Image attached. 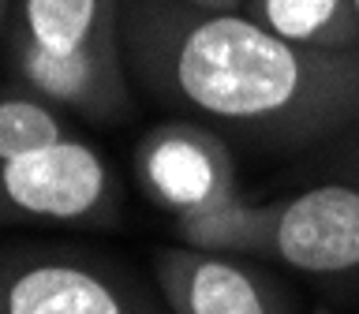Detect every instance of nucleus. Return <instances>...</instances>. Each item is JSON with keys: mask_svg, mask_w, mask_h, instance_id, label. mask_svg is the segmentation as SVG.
I'll use <instances>...</instances> for the list:
<instances>
[{"mask_svg": "<svg viewBox=\"0 0 359 314\" xmlns=\"http://www.w3.org/2000/svg\"><path fill=\"white\" fill-rule=\"evenodd\" d=\"M311 314H341V310H337V307H330V303H322V307H314Z\"/></svg>", "mask_w": 359, "mask_h": 314, "instance_id": "2eb2a0df", "label": "nucleus"}, {"mask_svg": "<svg viewBox=\"0 0 359 314\" xmlns=\"http://www.w3.org/2000/svg\"><path fill=\"white\" fill-rule=\"evenodd\" d=\"M307 176L359 184V123H352L344 135H337V139L307 153Z\"/></svg>", "mask_w": 359, "mask_h": 314, "instance_id": "f8f14e48", "label": "nucleus"}, {"mask_svg": "<svg viewBox=\"0 0 359 314\" xmlns=\"http://www.w3.org/2000/svg\"><path fill=\"white\" fill-rule=\"evenodd\" d=\"M120 34L154 105L258 153H311L359 123V45L311 49L187 0H123Z\"/></svg>", "mask_w": 359, "mask_h": 314, "instance_id": "f257e3e1", "label": "nucleus"}, {"mask_svg": "<svg viewBox=\"0 0 359 314\" xmlns=\"http://www.w3.org/2000/svg\"><path fill=\"white\" fill-rule=\"evenodd\" d=\"M187 4L213 8V11H240V4H243V0H187Z\"/></svg>", "mask_w": 359, "mask_h": 314, "instance_id": "ddd939ff", "label": "nucleus"}, {"mask_svg": "<svg viewBox=\"0 0 359 314\" xmlns=\"http://www.w3.org/2000/svg\"><path fill=\"white\" fill-rule=\"evenodd\" d=\"M135 179L157 210L176 217L206 213L240 198L236 146L195 116H168L135 142Z\"/></svg>", "mask_w": 359, "mask_h": 314, "instance_id": "39448f33", "label": "nucleus"}, {"mask_svg": "<svg viewBox=\"0 0 359 314\" xmlns=\"http://www.w3.org/2000/svg\"><path fill=\"white\" fill-rule=\"evenodd\" d=\"M150 273L172 314H303L280 266L251 254L161 247Z\"/></svg>", "mask_w": 359, "mask_h": 314, "instance_id": "423d86ee", "label": "nucleus"}, {"mask_svg": "<svg viewBox=\"0 0 359 314\" xmlns=\"http://www.w3.org/2000/svg\"><path fill=\"white\" fill-rule=\"evenodd\" d=\"M176 243L198 247V251H217V254H251L262 258L266 232H269V202H247L243 195L213 206L206 213L172 221Z\"/></svg>", "mask_w": 359, "mask_h": 314, "instance_id": "9d476101", "label": "nucleus"}, {"mask_svg": "<svg viewBox=\"0 0 359 314\" xmlns=\"http://www.w3.org/2000/svg\"><path fill=\"white\" fill-rule=\"evenodd\" d=\"M0 314H172L154 273L79 240H0Z\"/></svg>", "mask_w": 359, "mask_h": 314, "instance_id": "f03ea898", "label": "nucleus"}, {"mask_svg": "<svg viewBox=\"0 0 359 314\" xmlns=\"http://www.w3.org/2000/svg\"><path fill=\"white\" fill-rule=\"evenodd\" d=\"M11 11H15V0H0V41H4V34H8Z\"/></svg>", "mask_w": 359, "mask_h": 314, "instance_id": "4468645a", "label": "nucleus"}, {"mask_svg": "<svg viewBox=\"0 0 359 314\" xmlns=\"http://www.w3.org/2000/svg\"><path fill=\"white\" fill-rule=\"evenodd\" d=\"M120 217L123 184L116 168L79 135L0 161V228H116Z\"/></svg>", "mask_w": 359, "mask_h": 314, "instance_id": "7ed1b4c3", "label": "nucleus"}, {"mask_svg": "<svg viewBox=\"0 0 359 314\" xmlns=\"http://www.w3.org/2000/svg\"><path fill=\"white\" fill-rule=\"evenodd\" d=\"M4 75L34 90L49 105L86 123H123L135 116V78L120 49H41L4 34Z\"/></svg>", "mask_w": 359, "mask_h": 314, "instance_id": "0eeeda50", "label": "nucleus"}, {"mask_svg": "<svg viewBox=\"0 0 359 314\" xmlns=\"http://www.w3.org/2000/svg\"><path fill=\"white\" fill-rule=\"evenodd\" d=\"M240 11L277 38L311 49H355L359 19L352 0H243Z\"/></svg>", "mask_w": 359, "mask_h": 314, "instance_id": "1a4fd4ad", "label": "nucleus"}, {"mask_svg": "<svg viewBox=\"0 0 359 314\" xmlns=\"http://www.w3.org/2000/svg\"><path fill=\"white\" fill-rule=\"evenodd\" d=\"M352 8H355V19H359V0H352Z\"/></svg>", "mask_w": 359, "mask_h": 314, "instance_id": "dca6fc26", "label": "nucleus"}, {"mask_svg": "<svg viewBox=\"0 0 359 314\" xmlns=\"http://www.w3.org/2000/svg\"><path fill=\"white\" fill-rule=\"evenodd\" d=\"M67 135H75L67 123V112L49 105L15 78H0V161L27 153L34 146L67 139Z\"/></svg>", "mask_w": 359, "mask_h": 314, "instance_id": "9b49d317", "label": "nucleus"}, {"mask_svg": "<svg viewBox=\"0 0 359 314\" xmlns=\"http://www.w3.org/2000/svg\"><path fill=\"white\" fill-rule=\"evenodd\" d=\"M123 0H15L8 34L41 49H120Z\"/></svg>", "mask_w": 359, "mask_h": 314, "instance_id": "6e6552de", "label": "nucleus"}, {"mask_svg": "<svg viewBox=\"0 0 359 314\" xmlns=\"http://www.w3.org/2000/svg\"><path fill=\"white\" fill-rule=\"evenodd\" d=\"M262 258L314 285L330 303L359 307V184L318 179L273 198Z\"/></svg>", "mask_w": 359, "mask_h": 314, "instance_id": "20e7f679", "label": "nucleus"}]
</instances>
